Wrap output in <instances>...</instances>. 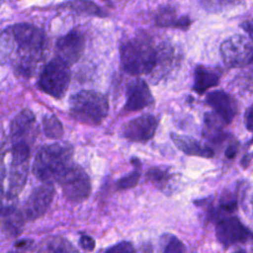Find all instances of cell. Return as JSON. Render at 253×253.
<instances>
[{
	"label": "cell",
	"mask_w": 253,
	"mask_h": 253,
	"mask_svg": "<svg viewBox=\"0 0 253 253\" xmlns=\"http://www.w3.org/2000/svg\"><path fill=\"white\" fill-rule=\"evenodd\" d=\"M69 82V64L55 57L42 68L38 80V86L47 95L59 99L65 94Z\"/></svg>",
	"instance_id": "5"
},
{
	"label": "cell",
	"mask_w": 253,
	"mask_h": 253,
	"mask_svg": "<svg viewBox=\"0 0 253 253\" xmlns=\"http://www.w3.org/2000/svg\"><path fill=\"white\" fill-rule=\"evenodd\" d=\"M206 101L224 124L232 122L236 114V104L229 94L222 90H215L208 94Z\"/></svg>",
	"instance_id": "14"
},
{
	"label": "cell",
	"mask_w": 253,
	"mask_h": 253,
	"mask_svg": "<svg viewBox=\"0 0 253 253\" xmlns=\"http://www.w3.org/2000/svg\"><path fill=\"white\" fill-rule=\"evenodd\" d=\"M64 197L71 202H82L91 193V181L86 171L79 165L72 164L58 181Z\"/></svg>",
	"instance_id": "6"
},
{
	"label": "cell",
	"mask_w": 253,
	"mask_h": 253,
	"mask_svg": "<svg viewBox=\"0 0 253 253\" xmlns=\"http://www.w3.org/2000/svg\"><path fill=\"white\" fill-rule=\"evenodd\" d=\"M31 241H32V240H29V239H22V240L17 241V242L14 244V246L17 247V248L23 249V248H25L27 245L31 244Z\"/></svg>",
	"instance_id": "34"
},
{
	"label": "cell",
	"mask_w": 253,
	"mask_h": 253,
	"mask_svg": "<svg viewBox=\"0 0 253 253\" xmlns=\"http://www.w3.org/2000/svg\"><path fill=\"white\" fill-rule=\"evenodd\" d=\"M177 60L178 58L175 48L170 44H162L159 48H157L155 65L151 71L152 77L159 80L174 67Z\"/></svg>",
	"instance_id": "17"
},
{
	"label": "cell",
	"mask_w": 253,
	"mask_h": 253,
	"mask_svg": "<svg viewBox=\"0 0 253 253\" xmlns=\"http://www.w3.org/2000/svg\"><path fill=\"white\" fill-rule=\"evenodd\" d=\"M156 25L160 27L178 28L187 30L191 25V20L186 15H178L172 7L162 8L155 17Z\"/></svg>",
	"instance_id": "20"
},
{
	"label": "cell",
	"mask_w": 253,
	"mask_h": 253,
	"mask_svg": "<svg viewBox=\"0 0 253 253\" xmlns=\"http://www.w3.org/2000/svg\"><path fill=\"white\" fill-rule=\"evenodd\" d=\"M234 253H246L243 249H238V250H236Z\"/></svg>",
	"instance_id": "35"
},
{
	"label": "cell",
	"mask_w": 253,
	"mask_h": 253,
	"mask_svg": "<svg viewBox=\"0 0 253 253\" xmlns=\"http://www.w3.org/2000/svg\"><path fill=\"white\" fill-rule=\"evenodd\" d=\"M79 245L84 250L93 251L96 246V243H95V240L90 235L81 234L80 239H79Z\"/></svg>",
	"instance_id": "29"
},
{
	"label": "cell",
	"mask_w": 253,
	"mask_h": 253,
	"mask_svg": "<svg viewBox=\"0 0 253 253\" xmlns=\"http://www.w3.org/2000/svg\"><path fill=\"white\" fill-rule=\"evenodd\" d=\"M157 126V118L153 115L145 114L127 122L123 128V133L129 140L144 142L153 137Z\"/></svg>",
	"instance_id": "12"
},
{
	"label": "cell",
	"mask_w": 253,
	"mask_h": 253,
	"mask_svg": "<svg viewBox=\"0 0 253 253\" xmlns=\"http://www.w3.org/2000/svg\"><path fill=\"white\" fill-rule=\"evenodd\" d=\"M133 253H153V249L151 244L149 243H145L140 245L137 249H134Z\"/></svg>",
	"instance_id": "32"
},
{
	"label": "cell",
	"mask_w": 253,
	"mask_h": 253,
	"mask_svg": "<svg viewBox=\"0 0 253 253\" xmlns=\"http://www.w3.org/2000/svg\"><path fill=\"white\" fill-rule=\"evenodd\" d=\"M244 122L246 128L250 131H253V104L246 110L244 115Z\"/></svg>",
	"instance_id": "30"
},
{
	"label": "cell",
	"mask_w": 253,
	"mask_h": 253,
	"mask_svg": "<svg viewBox=\"0 0 253 253\" xmlns=\"http://www.w3.org/2000/svg\"><path fill=\"white\" fill-rule=\"evenodd\" d=\"M42 129L44 134L52 139H58L63 134V127L54 115H44L42 118Z\"/></svg>",
	"instance_id": "23"
},
{
	"label": "cell",
	"mask_w": 253,
	"mask_h": 253,
	"mask_svg": "<svg viewBox=\"0 0 253 253\" xmlns=\"http://www.w3.org/2000/svg\"><path fill=\"white\" fill-rule=\"evenodd\" d=\"M134 248L129 241H122L109 247L104 253H133Z\"/></svg>",
	"instance_id": "28"
},
{
	"label": "cell",
	"mask_w": 253,
	"mask_h": 253,
	"mask_svg": "<svg viewBox=\"0 0 253 253\" xmlns=\"http://www.w3.org/2000/svg\"><path fill=\"white\" fill-rule=\"evenodd\" d=\"M71 116L78 122L89 125H99L108 115V98L97 91L82 90L69 99Z\"/></svg>",
	"instance_id": "4"
},
{
	"label": "cell",
	"mask_w": 253,
	"mask_h": 253,
	"mask_svg": "<svg viewBox=\"0 0 253 253\" xmlns=\"http://www.w3.org/2000/svg\"><path fill=\"white\" fill-rule=\"evenodd\" d=\"M215 235L223 247H229L237 242H243L251 236V232L235 216H228L218 220Z\"/></svg>",
	"instance_id": "11"
},
{
	"label": "cell",
	"mask_w": 253,
	"mask_h": 253,
	"mask_svg": "<svg viewBox=\"0 0 253 253\" xmlns=\"http://www.w3.org/2000/svg\"><path fill=\"white\" fill-rule=\"evenodd\" d=\"M29 163L10 164V170L7 175V199L16 198L24 188L28 177Z\"/></svg>",
	"instance_id": "16"
},
{
	"label": "cell",
	"mask_w": 253,
	"mask_h": 253,
	"mask_svg": "<svg viewBox=\"0 0 253 253\" xmlns=\"http://www.w3.org/2000/svg\"><path fill=\"white\" fill-rule=\"evenodd\" d=\"M251 142H253V138H252V139H251Z\"/></svg>",
	"instance_id": "36"
},
{
	"label": "cell",
	"mask_w": 253,
	"mask_h": 253,
	"mask_svg": "<svg viewBox=\"0 0 253 253\" xmlns=\"http://www.w3.org/2000/svg\"><path fill=\"white\" fill-rule=\"evenodd\" d=\"M205 127H204V136L212 141H217L222 138L223 134L221 133V123L224 122L214 113H208L205 115Z\"/></svg>",
	"instance_id": "21"
},
{
	"label": "cell",
	"mask_w": 253,
	"mask_h": 253,
	"mask_svg": "<svg viewBox=\"0 0 253 253\" xmlns=\"http://www.w3.org/2000/svg\"><path fill=\"white\" fill-rule=\"evenodd\" d=\"M70 5L72 6H76L73 8L78 9L79 11H84L87 13H91V14H95V15H104V13L99 9V7L97 5H95L92 2H72L70 3Z\"/></svg>",
	"instance_id": "27"
},
{
	"label": "cell",
	"mask_w": 253,
	"mask_h": 253,
	"mask_svg": "<svg viewBox=\"0 0 253 253\" xmlns=\"http://www.w3.org/2000/svg\"><path fill=\"white\" fill-rule=\"evenodd\" d=\"M153 103V97L147 83L137 78L131 81L126 89V101L124 107L126 112L139 111Z\"/></svg>",
	"instance_id": "13"
},
{
	"label": "cell",
	"mask_w": 253,
	"mask_h": 253,
	"mask_svg": "<svg viewBox=\"0 0 253 253\" xmlns=\"http://www.w3.org/2000/svg\"><path fill=\"white\" fill-rule=\"evenodd\" d=\"M170 137L173 140L174 144L184 153L188 155H194V156H201L206 158H211L214 155L213 150L207 146L202 144L197 139L187 136V135H180L174 132L170 133Z\"/></svg>",
	"instance_id": "15"
},
{
	"label": "cell",
	"mask_w": 253,
	"mask_h": 253,
	"mask_svg": "<svg viewBox=\"0 0 253 253\" xmlns=\"http://www.w3.org/2000/svg\"><path fill=\"white\" fill-rule=\"evenodd\" d=\"M38 133V126L34 113L28 109L19 112L10 124V136L12 145L34 142Z\"/></svg>",
	"instance_id": "9"
},
{
	"label": "cell",
	"mask_w": 253,
	"mask_h": 253,
	"mask_svg": "<svg viewBox=\"0 0 253 253\" xmlns=\"http://www.w3.org/2000/svg\"><path fill=\"white\" fill-rule=\"evenodd\" d=\"M138 168H139V166L135 170L128 173L127 175H125L122 178H120L116 183L117 188L119 190H126V189H130V188H133L134 186H136V184L139 180V177H140V172H139Z\"/></svg>",
	"instance_id": "25"
},
{
	"label": "cell",
	"mask_w": 253,
	"mask_h": 253,
	"mask_svg": "<svg viewBox=\"0 0 253 253\" xmlns=\"http://www.w3.org/2000/svg\"><path fill=\"white\" fill-rule=\"evenodd\" d=\"M172 174L166 167H152L146 173V179L150 182L157 183L161 188H166L168 181H170Z\"/></svg>",
	"instance_id": "24"
},
{
	"label": "cell",
	"mask_w": 253,
	"mask_h": 253,
	"mask_svg": "<svg viewBox=\"0 0 253 253\" xmlns=\"http://www.w3.org/2000/svg\"><path fill=\"white\" fill-rule=\"evenodd\" d=\"M73 148L65 142L42 146L34 159L33 172L42 183L58 182L72 163Z\"/></svg>",
	"instance_id": "2"
},
{
	"label": "cell",
	"mask_w": 253,
	"mask_h": 253,
	"mask_svg": "<svg viewBox=\"0 0 253 253\" xmlns=\"http://www.w3.org/2000/svg\"><path fill=\"white\" fill-rule=\"evenodd\" d=\"M86 40L79 30H72L60 37L55 43L56 57L67 64L76 62L85 49Z\"/></svg>",
	"instance_id": "10"
},
{
	"label": "cell",
	"mask_w": 253,
	"mask_h": 253,
	"mask_svg": "<svg viewBox=\"0 0 253 253\" xmlns=\"http://www.w3.org/2000/svg\"><path fill=\"white\" fill-rule=\"evenodd\" d=\"M24 213H22L15 206L10 205L3 207L2 210V226L3 230L9 236H18L24 226Z\"/></svg>",
	"instance_id": "19"
},
{
	"label": "cell",
	"mask_w": 253,
	"mask_h": 253,
	"mask_svg": "<svg viewBox=\"0 0 253 253\" xmlns=\"http://www.w3.org/2000/svg\"><path fill=\"white\" fill-rule=\"evenodd\" d=\"M55 190L52 184L42 183L33 190L25 202L23 213L27 220H35L42 216L50 207Z\"/></svg>",
	"instance_id": "8"
},
{
	"label": "cell",
	"mask_w": 253,
	"mask_h": 253,
	"mask_svg": "<svg viewBox=\"0 0 253 253\" xmlns=\"http://www.w3.org/2000/svg\"><path fill=\"white\" fill-rule=\"evenodd\" d=\"M185 250H186V247L184 243L176 236L171 235L167 240V243L162 253H184Z\"/></svg>",
	"instance_id": "26"
},
{
	"label": "cell",
	"mask_w": 253,
	"mask_h": 253,
	"mask_svg": "<svg viewBox=\"0 0 253 253\" xmlns=\"http://www.w3.org/2000/svg\"><path fill=\"white\" fill-rule=\"evenodd\" d=\"M45 45L46 37L40 28L25 23L13 25L1 36L2 60L15 52L16 70L24 76H31L43 56Z\"/></svg>",
	"instance_id": "1"
},
{
	"label": "cell",
	"mask_w": 253,
	"mask_h": 253,
	"mask_svg": "<svg viewBox=\"0 0 253 253\" xmlns=\"http://www.w3.org/2000/svg\"><path fill=\"white\" fill-rule=\"evenodd\" d=\"M236 153H237V147L235 145H233V144L227 146L226 149H225V156L227 158H230V159L234 158Z\"/></svg>",
	"instance_id": "33"
},
{
	"label": "cell",
	"mask_w": 253,
	"mask_h": 253,
	"mask_svg": "<svg viewBox=\"0 0 253 253\" xmlns=\"http://www.w3.org/2000/svg\"><path fill=\"white\" fill-rule=\"evenodd\" d=\"M240 26L249 35L250 39L253 41V20H247L243 22Z\"/></svg>",
	"instance_id": "31"
},
{
	"label": "cell",
	"mask_w": 253,
	"mask_h": 253,
	"mask_svg": "<svg viewBox=\"0 0 253 253\" xmlns=\"http://www.w3.org/2000/svg\"><path fill=\"white\" fill-rule=\"evenodd\" d=\"M220 74L210 67L198 65L194 71L193 89L198 94H204L207 90L214 87L219 82Z\"/></svg>",
	"instance_id": "18"
},
{
	"label": "cell",
	"mask_w": 253,
	"mask_h": 253,
	"mask_svg": "<svg viewBox=\"0 0 253 253\" xmlns=\"http://www.w3.org/2000/svg\"><path fill=\"white\" fill-rule=\"evenodd\" d=\"M220 55L224 65L230 68L243 67L253 60V45L241 35L226 39L220 45Z\"/></svg>",
	"instance_id": "7"
},
{
	"label": "cell",
	"mask_w": 253,
	"mask_h": 253,
	"mask_svg": "<svg viewBox=\"0 0 253 253\" xmlns=\"http://www.w3.org/2000/svg\"><path fill=\"white\" fill-rule=\"evenodd\" d=\"M39 253H79L65 238L55 237L48 240Z\"/></svg>",
	"instance_id": "22"
},
{
	"label": "cell",
	"mask_w": 253,
	"mask_h": 253,
	"mask_svg": "<svg viewBox=\"0 0 253 253\" xmlns=\"http://www.w3.org/2000/svg\"><path fill=\"white\" fill-rule=\"evenodd\" d=\"M157 48L145 33H137L126 40L120 48L124 69L132 75L150 73L155 65Z\"/></svg>",
	"instance_id": "3"
}]
</instances>
